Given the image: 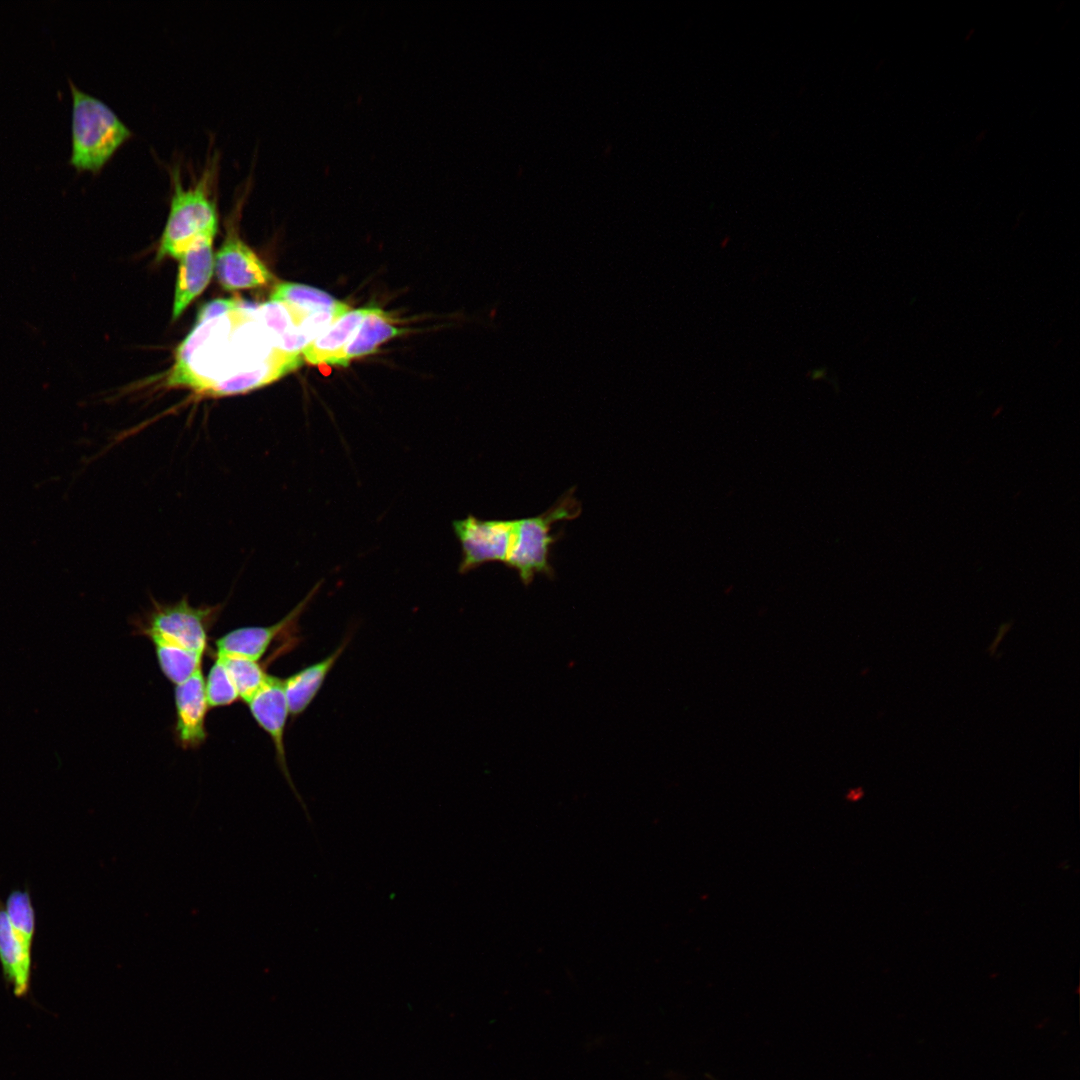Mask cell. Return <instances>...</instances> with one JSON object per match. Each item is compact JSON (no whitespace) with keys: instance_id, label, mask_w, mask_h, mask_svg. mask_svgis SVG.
<instances>
[{"instance_id":"obj_16","label":"cell","mask_w":1080,"mask_h":1080,"mask_svg":"<svg viewBox=\"0 0 1080 1080\" xmlns=\"http://www.w3.org/2000/svg\"><path fill=\"white\" fill-rule=\"evenodd\" d=\"M367 311L368 307L350 309L340 316L302 350L304 360L313 365L326 364L349 342Z\"/></svg>"},{"instance_id":"obj_18","label":"cell","mask_w":1080,"mask_h":1080,"mask_svg":"<svg viewBox=\"0 0 1080 1080\" xmlns=\"http://www.w3.org/2000/svg\"><path fill=\"white\" fill-rule=\"evenodd\" d=\"M4 908L17 940L27 952L32 953L36 919L29 892L19 889L11 891Z\"/></svg>"},{"instance_id":"obj_17","label":"cell","mask_w":1080,"mask_h":1080,"mask_svg":"<svg viewBox=\"0 0 1080 1080\" xmlns=\"http://www.w3.org/2000/svg\"><path fill=\"white\" fill-rule=\"evenodd\" d=\"M146 636L155 647L163 674L175 685L186 681L201 667V656L157 635Z\"/></svg>"},{"instance_id":"obj_15","label":"cell","mask_w":1080,"mask_h":1080,"mask_svg":"<svg viewBox=\"0 0 1080 1080\" xmlns=\"http://www.w3.org/2000/svg\"><path fill=\"white\" fill-rule=\"evenodd\" d=\"M0 963L3 977L17 997L28 994L31 982L32 953L17 940L0 900Z\"/></svg>"},{"instance_id":"obj_11","label":"cell","mask_w":1080,"mask_h":1080,"mask_svg":"<svg viewBox=\"0 0 1080 1080\" xmlns=\"http://www.w3.org/2000/svg\"><path fill=\"white\" fill-rule=\"evenodd\" d=\"M177 742L185 749L199 747L206 739L205 717L209 707L201 667L186 681L175 685Z\"/></svg>"},{"instance_id":"obj_12","label":"cell","mask_w":1080,"mask_h":1080,"mask_svg":"<svg viewBox=\"0 0 1080 1080\" xmlns=\"http://www.w3.org/2000/svg\"><path fill=\"white\" fill-rule=\"evenodd\" d=\"M256 311L274 346L280 351L300 355L312 342V338L302 327V322L310 313L276 300L257 305Z\"/></svg>"},{"instance_id":"obj_22","label":"cell","mask_w":1080,"mask_h":1080,"mask_svg":"<svg viewBox=\"0 0 1080 1080\" xmlns=\"http://www.w3.org/2000/svg\"><path fill=\"white\" fill-rule=\"evenodd\" d=\"M863 794H864V793H863V790H862V788H857V789H854V790H852V791H851V792L849 793V796L853 795V797H851L850 799H851L852 801H856V800L860 799V798H861V797L863 796Z\"/></svg>"},{"instance_id":"obj_7","label":"cell","mask_w":1080,"mask_h":1080,"mask_svg":"<svg viewBox=\"0 0 1080 1080\" xmlns=\"http://www.w3.org/2000/svg\"><path fill=\"white\" fill-rule=\"evenodd\" d=\"M214 270L218 282L227 291L258 288L273 280L266 265L233 228L216 253Z\"/></svg>"},{"instance_id":"obj_3","label":"cell","mask_w":1080,"mask_h":1080,"mask_svg":"<svg viewBox=\"0 0 1080 1080\" xmlns=\"http://www.w3.org/2000/svg\"><path fill=\"white\" fill-rule=\"evenodd\" d=\"M574 492L575 487H572L537 516L515 520L504 564L518 572L525 586L531 584L538 573L554 577L550 552L562 532L552 534V526L558 521L573 520L581 514L582 506Z\"/></svg>"},{"instance_id":"obj_14","label":"cell","mask_w":1080,"mask_h":1080,"mask_svg":"<svg viewBox=\"0 0 1080 1080\" xmlns=\"http://www.w3.org/2000/svg\"><path fill=\"white\" fill-rule=\"evenodd\" d=\"M349 643L345 639L324 659L304 667L283 680L289 714L295 718L302 714L317 696L333 666Z\"/></svg>"},{"instance_id":"obj_10","label":"cell","mask_w":1080,"mask_h":1080,"mask_svg":"<svg viewBox=\"0 0 1080 1080\" xmlns=\"http://www.w3.org/2000/svg\"><path fill=\"white\" fill-rule=\"evenodd\" d=\"M215 235L197 238L180 256L172 309L176 320L206 288L214 271L213 239Z\"/></svg>"},{"instance_id":"obj_8","label":"cell","mask_w":1080,"mask_h":1080,"mask_svg":"<svg viewBox=\"0 0 1080 1080\" xmlns=\"http://www.w3.org/2000/svg\"><path fill=\"white\" fill-rule=\"evenodd\" d=\"M247 705L257 724L270 736L281 772L298 801L304 807L303 809L306 812L307 818L310 820L309 813L293 784L287 766L284 731L289 715V708L284 692L283 680L269 675L264 685L251 698Z\"/></svg>"},{"instance_id":"obj_2","label":"cell","mask_w":1080,"mask_h":1080,"mask_svg":"<svg viewBox=\"0 0 1080 1080\" xmlns=\"http://www.w3.org/2000/svg\"><path fill=\"white\" fill-rule=\"evenodd\" d=\"M72 94L71 154L77 171L97 173L132 131L101 99L81 90L69 78Z\"/></svg>"},{"instance_id":"obj_9","label":"cell","mask_w":1080,"mask_h":1080,"mask_svg":"<svg viewBox=\"0 0 1080 1080\" xmlns=\"http://www.w3.org/2000/svg\"><path fill=\"white\" fill-rule=\"evenodd\" d=\"M319 587L320 583H317L289 614L275 624L241 627L224 634L215 642L217 655L258 661L275 639L284 632H289L295 626Z\"/></svg>"},{"instance_id":"obj_21","label":"cell","mask_w":1080,"mask_h":1080,"mask_svg":"<svg viewBox=\"0 0 1080 1080\" xmlns=\"http://www.w3.org/2000/svg\"><path fill=\"white\" fill-rule=\"evenodd\" d=\"M205 692L210 707L227 706L239 699L226 665L219 656L210 668L205 682Z\"/></svg>"},{"instance_id":"obj_5","label":"cell","mask_w":1080,"mask_h":1080,"mask_svg":"<svg viewBox=\"0 0 1080 1080\" xmlns=\"http://www.w3.org/2000/svg\"><path fill=\"white\" fill-rule=\"evenodd\" d=\"M154 604L142 625L143 634L157 635L202 657L207 648L209 626L219 608L194 607L186 598L172 604Z\"/></svg>"},{"instance_id":"obj_19","label":"cell","mask_w":1080,"mask_h":1080,"mask_svg":"<svg viewBox=\"0 0 1080 1080\" xmlns=\"http://www.w3.org/2000/svg\"><path fill=\"white\" fill-rule=\"evenodd\" d=\"M270 300L286 302L308 313L334 309L342 303L322 290L290 282L278 284Z\"/></svg>"},{"instance_id":"obj_6","label":"cell","mask_w":1080,"mask_h":1080,"mask_svg":"<svg viewBox=\"0 0 1080 1080\" xmlns=\"http://www.w3.org/2000/svg\"><path fill=\"white\" fill-rule=\"evenodd\" d=\"M515 520H482L473 515L453 522L462 547L460 573L487 562L505 563Z\"/></svg>"},{"instance_id":"obj_1","label":"cell","mask_w":1080,"mask_h":1080,"mask_svg":"<svg viewBox=\"0 0 1080 1080\" xmlns=\"http://www.w3.org/2000/svg\"><path fill=\"white\" fill-rule=\"evenodd\" d=\"M256 307L234 299L204 305L176 350L167 386L222 397L250 392L297 369L301 356L274 346Z\"/></svg>"},{"instance_id":"obj_13","label":"cell","mask_w":1080,"mask_h":1080,"mask_svg":"<svg viewBox=\"0 0 1080 1080\" xmlns=\"http://www.w3.org/2000/svg\"><path fill=\"white\" fill-rule=\"evenodd\" d=\"M404 332L393 324L389 314L370 306L349 342L326 364L348 366L352 359L374 353L380 344Z\"/></svg>"},{"instance_id":"obj_20","label":"cell","mask_w":1080,"mask_h":1080,"mask_svg":"<svg viewBox=\"0 0 1080 1080\" xmlns=\"http://www.w3.org/2000/svg\"><path fill=\"white\" fill-rule=\"evenodd\" d=\"M219 657L223 659L226 665L239 698L248 703L264 685L269 674L264 671L258 661L241 657Z\"/></svg>"},{"instance_id":"obj_4","label":"cell","mask_w":1080,"mask_h":1080,"mask_svg":"<svg viewBox=\"0 0 1080 1080\" xmlns=\"http://www.w3.org/2000/svg\"><path fill=\"white\" fill-rule=\"evenodd\" d=\"M171 177L173 194L158 259L166 256L179 259L197 238L216 235L218 229L217 209L211 194V168L207 167L202 176L187 187L183 186L178 169H174Z\"/></svg>"}]
</instances>
